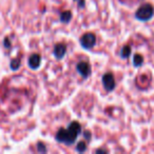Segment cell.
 I'll return each instance as SVG.
<instances>
[{
  "mask_svg": "<svg viewBox=\"0 0 154 154\" xmlns=\"http://www.w3.org/2000/svg\"><path fill=\"white\" fill-rule=\"evenodd\" d=\"M77 150L79 152H82L86 150V145H85V143H82V141H80L79 143H78V146H77Z\"/></svg>",
  "mask_w": 154,
  "mask_h": 154,
  "instance_id": "8fae6325",
  "label": "cell"
},
{
  "mask_svg": "<svg viewBox=\"0 0 154 154\" xmlns=\"http://www.w3.org/2000/svg\"><path fill=\"white\" fill-rule=\"evenodd\" d=\"M38 148H39V150H40V151H42V150L45 151V147L42 148V145H41V143H39V147H38Z\"/></svg>",
  "mask_w": 154,
  "mask_h": 154,
  "instance_id": "4fadbf2b",
  "label": "cell"
},
{
  "mask_svg": "<svg viewBox=\"0 0 154 154\" xmlns=\"http://www.w3.org/2000/svg\"><path fill=\"white\" fill-rule=\"evenodd\" d=\"M143 63V57L140 55H136L134 57V64L135 66H140Z\"/></svg>",
  "mask_w": 154,
  "mask_h": 154,
  "instance_id": "30bf717a",
  "label": "cell"
},
{
  "mask_svg": "<svg viewBox=\"0 0 154 154\" xmlns=\"http://www.w3.org/2000/svg\"><path fill=\"white\" fill-rule=\"evenodd\" d=\"M19 66H20V61H19V60H14V61L12 62V64H11V66L14 69V70H16V69H17Z\"/></svg>",
  "mask_w": 154,
  "mask_h": 154,
  "instance_id": "7c38bea8",
  "label": "cell"
},
{
  "mask_svg": "<svg viewBox=\"0 0 154 154\" xmlns=\"http://www.w3.org/2000/svg\"><path fill=\"white\" fill-rule=\"evenodd\" d=\"M77 70L84 77H88L91 73V66L88 62H79L77 64Z\"/></svg>",
  "mask_w": 154,
  "mask_h": 154,
  "instance_id": "5b68a950",
  "label": "cell"
},
{
  "mask_svg": "<svg viewBox=\"0 0 154 154\" xmlns=\"http://www.w3.org/2000/svg\"><path fill=\"white\" fill-rule=\"evenodd\" d=\"M29 64H30V66L33 69L38 68L39 64H40V56L37 55V54L32 55L30 57V59H29Z\"/></svg>",
  "mask_w": 154,
  "mask_h": 154,
  "instance_id": "8992f818",
  "label": "cell"
},
{
  "mask_svg": "<svg viewBox=\"0 0 154 154\" xmlns=\"http://www.w3.org/2000/svg\"><path fill=\"white\" fill-rule=\"evenodd\" d=\"M130 53H131V48L126 45L122 51V57H128V56L130 55Z\"/></svg>",
  "mask_w": 154,
  "mask_h": 154,
  "instance_id": "ba28073f",
  "label": "cell"
},
{
  "mask_svg": "<svg viewBox=\"0 0 154 154\" xmlns=\"http://www.w3.org/2000/svg\"><path fill=\"white\" fill-rule=\"evenodd\" d=\"M80 41H82V47L87 48V49H90V48H92L95 43V36L93 34H91V33H88V34L82 36V38Z\"/></svg>",
  "mask_w": 154,
  "mask_h": 154,
  "instance_id": "277c9868",
  "label": "cell"
},
{
  "mask_svg": "<svg viewBox=\"0 0 154 154\" xmlns=\"http://www.w3.org/2000/svg\"><path fill=\"white\" fill-rule=\"evenodd\" d=\"M103 86H105L106 90H108V91L113 90L114 87H115V80H114V77H113V75L110 74V73L103 75Z\"/></svg>",
  "mask_w": 154,
  "mask_h": 154,
  "instance_id": "3957f363",
  "label": "cell"
},
{
  "mask_svg": "<svg viewBox=\"0 0 154 154\" xmlns=\"http://www.w3.org/2000/svg\"><path fill=\"white\" fill-rule=\"evenodd\" d=\"M70 18H71V13H70V12H63V13L61 14V20H62V21H64V22L69 21V20H70Z\"/></svg>",
  "mask_w": 154,
  "mask_h": 154,
  "instance_id": "9c48e42d",
  "label": "cell"
},
{
  "mask_svg": "<svg viewBox=\"0 0 154 154\" xmlns=\"http://www.w3.org/2000/svg\"><path fill=\"white\" fill-rule=\"evenodd\" d=\"M136 18L139 20H149L153 16V8L151 5H143L137 10Z\"/></svg>",
  "mask_w": 154,
  "mask_h": 154,
  "instance_id": "7a4b0ae2",
  "label": "cell"
},
{
  "mask_svg": "<svg viewBox=\"0 0 154 154\" xmlns=\"http://www.w3.org/2000/svg\"><path fill=\"white\" fill-rule=\"evenodd\" d=\"M66 45H57L55 47V50H54V53H55V56L57 58H61L62 56L64 55V53H66Z\"/></svg>",
  "mask_w": 154,
  "mask_h": 154,
  "instance_id": "52a82bcc",
  "label": "cell"
},
{
  "mask_svg": "<svg viewBox=\"0 0 154 154\" xmlns=\"http://www.w3.org/2000/svg\"><path fill=\"white\" fill-rule=\"evenodd\" d=\"M80 129H82L80 125L74 122L70 125L69 129H60L56 135V138H57V140L62 141V143H72L76 139L77 135L80 133Z\"/></svg>",
  "mask_w": 154,
  "mask_h": 154,
  "instance_id": "6da1fadb",
  "label": "cell"
}]
</instances>
